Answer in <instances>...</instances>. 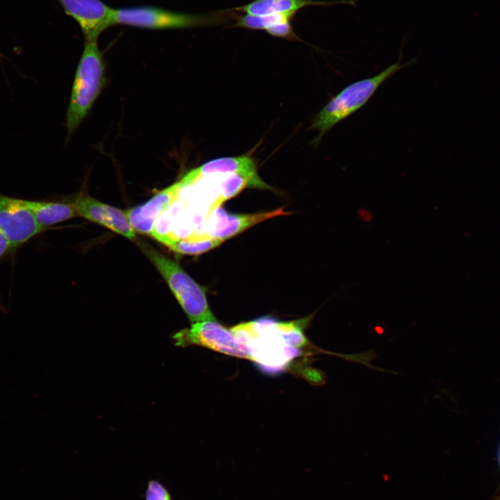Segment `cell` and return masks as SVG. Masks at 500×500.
Listing matches in <instances>:
<instances>
[{
	"label": "cell",
	"instance_id": "52a82bcc",
	"mask_svg": "<svg viewBox=\"0 0 500 500\" xmlns=\"http://www.w3.org/2000/svg\"><path fill=\"white\" fill-rule=\"evenodd\" d=\"M26 199L0 194V231L10 242L12 251L44 232Z\"/></svg>",
	"mask_w": 500,
	"mask_h": 500
},
{
	"label": "cell",
	"instance_id": "44dd1931",
	"mask_svg": "<svg viewBox=\"0 0 500 500\" xmlns=\"http://www.w3.org/2000/svg\"><path fill=\"white\" fill-rule=\"evenodd\" d=\"M499 456H500V454H499Z\"/></svg>",
	"mask_w": 500,
	"mask_h": 500
},
{
	"label": "cell",
	"instance_id": "7c38bea8",
	"mask_svg": "<svg viewBox=\"0 0 500 500\" xmlns=\"http://www.w3.org/2000/svg\"><path fill=\"white\" fill-rule=\"evenodd\" d=\"M238 174L251 180L258 189H271L258 176L254 160L249 156L224 157L210 160L185 174L181 180L185 188L207 176Z\"/></svg>",
	"mask_w": 500,
	"mask_h": 500
},
{
	"label": "cell",
	"instance_id": "7402d4cb",
	"mask_svg": "<svg viewBox=\"0 0 500 500\" xmlns=\"http://www.w3.org/2000/svg\"><path fill=\"white\" fill-rule=\"evenodd\" d=\"M500 500V499H499Z\"/></svg>",
	"mask_w": 500,
	"mask_h": 500
},
{
	"label": "cell",
	"instance_id": "ac0fdd59",
	"mask_svg": "<svg viewBox=\"0 0 500 500\" xmlns=\"http://www.w3.org/2000/svg\"><path fill=\"white\" fill-rule=\"evenodd\" d=\"M145 500H172V496L160 481L151 479L147 485Z\"/></svg>",
	"mask_w": 500,
	"mask_h": 500
},
{
	"label": "cell",
	"instance_id": "30bf717a",
	"mask_svg": "<svg viewBox=\"0 0 500 500\" xmlns=\"http://www.w3.org/2000/svg\"><path fill=\"white\" fill-rule=\"evenodd\" d=\"M288 214L283 208L255 214H231L219 206L207 216L201 233L209 238L224 241L259 222Z\"/></svg>",
	"mask_w": 500,
	"mask_h": 500
},
{
	"label": "cell",
	"instance_id": "9c48e42d",
	"mask_svg": "<svg viewBox=\"0 0 500 500\" xmlns=\"http://www.w3.org/2000/svg\"><path fill=\"white\" fill-rule=\"evenodd\" d=\"M184 188L180 179L160 191L144 203L126 210L135 233L151 236L156 222L177 201Z\"/></svg>",
	"mask_w": 500,
	"mask_h": 500
},
{
	"label": "cell",
	"instance_id": "8fae6325",
	"mask_svg": "<svg viewBox=\"0 0 500 500\" xmlns=\"http://www.w3.org/2000/svg\"><path fill=\"white\" fill-rule=\"evenodd\" d=\"M72 204L78 216L109 228L129 240L136 239V233L125 210L85 194L79 196Z\"/></svg>",
	"mask_w": 500,
	"mask_h": 500
},
{
	"label": "cell",
	"instance_id": "9a60e30c",
	"mask_svg": "<svg viewBox=\"0 0 500 500\" xmlns=\"http://www.w3.org/2000/svg\"><path fill=\"white\" fill-rule=\"evenodd\" d=\"M294 16L295 14L292 13H277L267 15H235V23L233 26L250 30L266 31L276 24L290 22Z\"/></svg>",
	"mask_w": 500,
	"mask_h": 500
},
{
	"label": "cell",
	"instance_id": "8992f818",
	"mask_svg": "<svg viewBox=\"0 0 500 500\" xmlns=\"http://www.w3.org/2000/svg\"><path fill=\"white\" fill-rule=\"evenodd\" d=\"M172 340L178 347L197 345L227 356L249 359L245 348L233 331L216 320L192 323L190 328L176 333Z\"/></svg>",
	"mask_w": 500,
	"mask_h": 500
},
{
	"label": "cell",
	"instance_id": "4fadbf2b",
	"mask_svg": "<svg viewBox=\"0 0 500 500\" xmlns=\"http://www.w3.org/2000/svg\"><path fill=\"white\" fill-rule=\"evenodd\" d=\"M349 4L355 6L356 0L315 1V0H253L233 10L253 15H267L277 13L295 14L301 9L312 6H333Z\"/></svg>",
	"mask_w": 500,
	"mask_h": 500
},
{
	"label": "cell",
	"instance_id": "e0dca14e",
	"mask_svg": "<svg viewBox=\"0 0 500 500\" xmlns=\"http://www.w3.org/2000/svg\"><path fill=\"white\" fill-rule=\"evenodd\" d=\"M223 242L222 240L215 238L197 240L183 238L174 239L166 246L178 253L199 255L218 247Z\"/></svg>",
	"mask_w": 500,
	"mask_h": 500
},
{
	"label": "cell",
	"instance_id": "5b68a950",
	"mask_svg": "<svg viewBox=\"0 0 500 500\" xmlns=\"http://www.w3.org/2000/svg\"><path fill=\"white\" fill-rule=\"evenodd\" d=\"M231 11L189 14L154 6L114 9V25L150 30L184 29L220 24L234 15Z\"/></svg>",
	"mask_w": 500,
	"mask_h": 500
},
{
	"label": "cell",
	"instance_id": "5bb4252c",
	"mask_svg": "<svg viewBox=\"0 0 500 500\" xmlns=\"http://www.w3.org/2000/svg\"><path fill=\"white\" fill-rule=\"evenodd\" d=\"M38 222L44 228L78 216L72 203L26 200Z\"/></svg>",
	"mask_w": 500,
	"mask_h": 500
},
{
	"label": "cell",
	"instance_id": "277c9868",
	"mask_svg": "<svg viewBox=\"0 0 500 500\" xmlns=\"http://www.w3.org/2000/svg\"><path fill=\"white\" fill-rule=\"evenodd\" d=\"M137 244L166 281L192 323L216 320L204 290L176 262L142 240L137 239Z\"/></svg>",
	"mask_w": 500,
	"mask_h": 500
},
{
	"label": "cell",
	"instance_id": "d6986e66",
	"mask_svg": "<svg viewBox=\"0 0 500 500\" xmlns=\"http://www.w3.org/2000/svg\"><path fill=\"white\" fill-rule=\"evenodd\" d=\"M266 32L274 37L300 41L299 38L295 34L290 22L276 24Z\"/></svg>",
	"mask_w": 500,
	"mask_h": 500
},
{
	"label": "cell",
	"instance_id": "7a4b0ae2",
	"mask_svg": "<svg viewBox=\"0 0 500 500\" xmlns=\"http://www.w3.org/2000/svg\"><path fill=\"white\" fill-rule=\"evenodd\" d=\"M412 63V61H408L401 65L399 58L379 74L356 81L333 97L312 121L310 128L318 131L312 143L318 144L328 131L361 108L385 81Z\"/></svg>",
	"mask_w": 500,
	"mask_h": 500
},
{
	"label": "cell",
	"instance_id": "6da1fadb",
	"mask_svg": "<svg viewBox=\"0 0 500 500\" xmlns=\"http://www.w3.org/2000/svg\"><path fill=\"white\" fill-rule=\"evenodd\" d=\"M311 316L278 322L271 317L243 322L231 328L245 348L249 360L266 374L282 373L304 356L330 353L312 344L304 329Z\"/></svg>",
	"mask_w": 500,
	"mask_h": 500
},
{
	"label": "cell",
	"instance_id": "ffe728a7",
	"mask_svg": "<svg viewBox=\"0 0 500 500\" xmlns=\"http://www.w3.org/2000/svg\"><path fill=\"white\" fill-rule=\"evenodd\" d=\"M12 247L6 237L0 231V260L8 253H11Z\"/></svg>",
	"mask_w": 500,
	"mask_h": 500
},
{
	"label": "cell",
	"instance_id": "ba28073f",
	"mask_svg": "<svg viewBox=\"0 0 500 500\" xmlns=\"http://www.w3.org/2000/svg\"><path fill=\"white\" fill-rule=\"evenodd\" d=\"M65 13L79 25L85 41H97L114 25V9L101 0H57Z\"/></svg>",
	"mask_w": 500,
	"mask_h": 500
},
{
	"label": "cell",
	"instance_id": "3957f363",
	"mask_svg": "<svg viewBox=\"0 0 500 500\" xmlns=\"http://www.w3.org/2000/svg\"><path fill=\"white\" fill-rule=\"evenodd\" d=\"M105 84V65L97 41H85L67 112L70 136L85 119Z\"/></svg>",
	"mask_w": 500,
	"mask_h": 500
},
{
	"label": "cell",
	"instance_id": "2e32d148",
	"mask_svg": "<svg viewBox=\"0 0 500 500\" xmlns=\"http://www.w3.org/2000/svg\"><path fill=\"white\" fill-rule=\"evenodd\" d=\"M217 186V202L220 206L225 201L235 197L245 188H256L251 180L238 174H218Z\"/></svg>",
	"mask_w": 500,
	"mask_h": 500
}]
</instances>
